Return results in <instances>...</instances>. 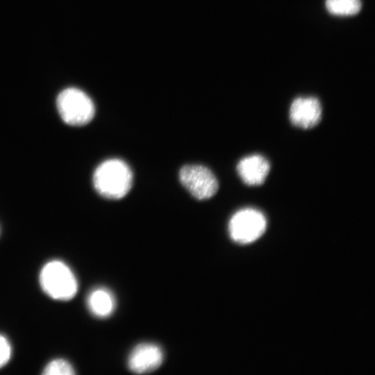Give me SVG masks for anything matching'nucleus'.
Wrapping results in <instances>:
<instances>
[{"instance_id": "f257e3e1", "label": "nucleus", "mask_w": 375, "mask_h": 375, "mask_svg": "<svg viewBox=\"0 0 375 375\" xmlns=\"http://www.w3.org/2000/svg\"><path fill=\"white\" fill-rule=\"evenodd\" d=\"M133 174L128 165L119 159H109L101 163L93 174V185L102 197L119 199L129 192Z\"/></svg>"}, {"instance_id": "f03ea898", "label": "nucleus", "mask_w": 375, "mask_h": 375, "mask_svg": "<svg viewBox=\"0 0 375 375\" xmlns=\"http://www.w3.org/2000/svg\"><path fill=\"white\" fill-rule=\"evenodd\" d=\"M40 283L44 292L56 300H69L78 290V283L74 273L66 264L57 260L47 262L42 267Z\"/></svg>"}, {"instance_id": "7ed1b4c3", "label": "nucleus", "mask_w": 375, "mask_h": 375, "mask_svg": "<svg viewBox=\"0 0 375 375\" xmlns=\"http://www.w3.org/2000/svg\"><path fill=\"white\" fill-rule=\"evenodd\" d=\"M56 105L62 119L69 125L87 124L94 115L92 101L77 88H69L62 90L57 97Z\"/></svg>"}, {"instance_id": "20e7f679", "label": "nucleus", "mask_w": 375, "mask_h": 375, "mask_svg": "<svg viewBox=\"0 0 375 375\" xmlns=\"http://www.w3.org/2000/svg\"><path fill=\"white\" fill-rule=\"evenodd\" d=\"M267 222L259 210L247 208L236 212L228 223L231 239L240 244H249L258 239L265 232Z\"/></svg>"}, {"instance_id": "39448f33", "label": "nucleus", "mask_w": 375, "mask_h": 375, "mask_svg": "<svg viewBox=\"0 0 375 375\" xmlns=\"http://www.w3.org/2000/svg\"><path fill=\"white\" fill-rule=\"evenodd\" d=\"M179 180L184 188L199 200L210 199L218 190V182L214 174L199 165L183 166L179 172Z\"/></svg>"}, {"instance_id": "423d86ee", "label": "nucleus", "mask_w": 375, "mask_h": 375, "mask_svg": "<svg viewBox=\"0 0 375 375\" xmlns=\"http://www.w3.org/2000/svg\"><path fill=\"white\" fill-rule=\"evenodd\" d=\"M163 358V352L159 346L153 343H142L131 351L127 365L131 372L144 374L158 368Z\"/></svg>"}, {"instance_id": "0eeeda50", "label": "nucleus", "mask_w": 375, "mask_h": 375, "mask_svg": "<svg viewBox=\"0 0 375 375\" xmlns=\"http://www.w3.org/2000/svg\"><path fill=\"white\" fill-rule=\"evenodd\" d=\"M322 106L313 97L295 99L290 108V119L293 125L301 128H310L320 121Z\"/></svg>"}, {"instance_id": "6e6552de", "label": "nucleus", "mask_w": 375, "mask_h": 375, "mask_svg": "<svg viewBox=\"0 0 375 375\" xmlns=\"http://www.w3.org/2000/svg\"><path fill=\"white\" fill-rule=\"evenodd\" d=\"M270 169L268 160L258 154L247 156L238 162V173L248 185H259L265 181Z\"/></svg>"}, {"instance_id": "1a4fd4ad", "label": "nucleus", "mask_w": 375, "mask_h": 375, "mask_svg": "<svg viewBox=\"0 0 375 375\" xmlns=\"http://www.w3.org/2000/svg\"><path fill=\"white\" fill-rule=\"evenodd\" d=\"M115 304L112 293L103 287L92 290L87 299L88 309L92 314L99 318L109 317L113 312Z\"/></svg>"}, {"instance_id": "9d476101", "label": "nucleus", "mask_w": 375, "mask_h": 375, "mask_svg": "<svg viewBox=\"0 0 375 375\" xmlns=\"http://www.w3.org/2000/svg\"><path fill=\"white\" fill-rule=\"evenodd\" d=\"M360 0H326V8L333 15L349 16L357 14L361 9Z\"/></svg>"}, {"instance_id": "9b49d317", "label": "nucleus", "mask_w": 375, "mask_h": 375, "mask_svg": "<svg viewBox=\"0 0 375 375\" xmlns=\"http://www.w3.org/2000/svg\"><path fill=\"white\" fill-rule=\"evenodd\" d=\"M46 375H72L75 372L72 366L65 360L56 359L51 361L44 369L42 372Z\"/></svg>"}, {"instance_id": "f8f14e48", "label": "nucleus", "mask_w": 375, "mask_h": 375, "mask_svg": "<svg viewBox=\"0 0 375 375\" xmlns=\"http://www.w3.org/2000/svg\"><path fill=\"white\" fill-rule=\"evenodd\" d=\"M10 356V344L5 337L0 335V368L8 362Z\"/></svg>"}]
</instances>
